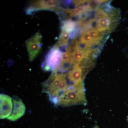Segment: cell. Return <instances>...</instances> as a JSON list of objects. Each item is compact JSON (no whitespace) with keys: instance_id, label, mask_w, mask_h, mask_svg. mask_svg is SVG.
<instances>
[{"instance_id":"cell-13","label":"cell","mask_w":128,"mask_h":128,"mask_svg":"<svg viewBox=\"0 0 128 128\" xmlns=\"http://www.w3.org/2000/svg\"><path fill=\"white\" fill-rule=\"evenodd\" d=\"M100 49L98 48H88L84 53V56L89 59L95 61L97 57L100 52Z\"/></svg>"},{"instance_id":"cell-12","label":"cell","mask_w":128,"mask_h":128,"mask_svg":"<svg viewBox=\"0 0 128 128\" xmlns=\"http://www.w3.org/2000/svg\"><path fill=\"white\" fill-rule=\"evenodd\" d=\"M95 61L84 56L78 65L80 68L82 69H92L95 64Z\"/></svg>"},{"instance_id":"cell-6","label":"cell","mask_w":128,"mask_h":128,"mask_svg":"<svg viewBox=\"0 0 128 128\" xmlns=\"http://www.w3.org/2000/svg\"><path fill=\"white\" fill-rule=\"evenodd\" d=\"M13 110L11 114L7 118L11 121H15L22 117L26 111L25 105L20 98H15L12 99Z\"/></svg>"},{"instance_id":"cell-9","label":"cell","mask_w":128,"mask_h":128,"mask_svg":"<svg viewBox=\"0 0 128 128\" xmlns=\"http://www.w3.org/2000/svg\"><path fill=\"white\" fill-rule=\"evenodd\" d=\"M80 42L84 44L88 48H91L95 43L94 40L90 36L89 31H83L80 36Z\"/></svg>"},{"instance_id":"cell-1","label":"cell","mask_w":128,"mask_h":128,"mask_svg":"<svg viewBox=\"0 0 128 128\" xmlns=\"http://www.w3.org/2000/svg\"><path fill=\"white\" fill-rule=\"evenodd\" d=\"M84 81L72 83L68 85L58 106H68L72 105H86Z\"/></svg>"},{"instance_id":"cell-18","label":"cell","mask_w":128,"mask_h":128,"mask_svg":"<svg viewBox=\"0 0 128 128\" xmlns=\"http://www.w3.org/2000/svg\"></svg>"},{"instance_id":"cell-15","label":"cell","mask_w":128,"mask_h":128,"mask_svg":"<svg viewBox=\"0 0 128 128\" xmlns=\"http://www.w3.org/2000/svg\"><path fill=\"white\" fill-rule=\"evenodd\" d=\"M62 52L61 62H66L70 60V54L69 50V46H66L64 48V50Z\"/></svg>"},{"instance_id":"cell-7","label":"cell","mask_w":128,"mask_h":128,"mask_svg":"<svg viewBox=\"0 0 128 128\" xmlns=\"http://www.w3.org/2000/svg\"><path fill=\"white\" fill-rule=\"evenodd\" d=\"M85 77L82 69L78 65H76L72 67L67 74V78L72 83L84 81Z\"/></svg>"},{"instance_id":"cell-17","label":"cell","mask_w":128,"mask_h":128,"mask_svg":"<svg viewBox=\"0 0 128 128\" xmlns=\"http://www.w3.org/2000/svg\"><path fill=\"white\" fill-rule=\"evenodd\" d=\"M99 128V127H98V126H97V125H96V126H94V128Z\"/></svg>"},{"instance_id":"cell-2","label":"cell","mask_w":128,"mask_h":128,"mask_svg":"<svg viewBox=\"0 0 128 128\" xmlns=\"http://www.w3.org/2000/svg\"><path fill=\"white\" fill-rule=\"evenodd\" d=\"M62 52L57 44L51 48L47 54L41 67L44 71H54L59 67Z\"/></svg>"},{"instance_id":"cell-4","label":"cell","mask_w":128,"mask_h":128,"mask_svg":"<svg viewBox=\"0 0 128 128\" xmlns=\"http://www.w3.org/2000/svg\"><path fill=\"white\" fill-rule=\"evenodd\" d=\"M61 2L60 1L54 0L38 1L31 4L27 9L26 12L28 14H30L38 10H48L53 11Z\"/></svg>"},{"instance_id":"cell-14","label":"cell","mask_w":128,"mask_h":128,"mask_svg":"<svg viewBox=\"0 0 128 128\" xmlns=\"http://www.w3.org/2000/svg\"><path fill=\"white\" fill-rule=\"evenodd\" d=\"M78 43L79 42L75 38H72L69 47V50L70 54L74 52L78 49Z\"/></svg>"},{"instance_id":"cell-5","label":"cell","mask_w":128,"mask_h":128,"mask_svg":"<svg viewBox=\"0 0 128 128\" xmlns=\"http://www.w3.org/2000/svg\"><path fill=\"white\" fill-rule=\"evenodd\" d=\"M12 99L10 97L6 94L0 95V119L7 118L11 114L13 108Z\"/></svg>"},{"instance_id":"cell-10","label":"cell","mask_w":128,"mask_h":128,"mask_svg":"<svg viewBox=\"0 0 128 128\" xmlns=\"http://www.w3.org/2000/svg\"><path fill=\"white\" fill-rule=\"evenodd\" d=\"M76 23L72 20H70L62 22L61 30L72 33L76 28Z\"/></svg>"},{"instance_id":"cell-16","label":"cell","mask_w":128,"mask_h":128,"mask_svg":"<svg viewBox=\"0 0 128 128\" xmlns=\"http://www.w3.org/2000/svg\"><path fill=\"white\" fill-rule=\"evenodd\" d=\"M73 66H74L71 64L70 60L66 62H60L59 68L64 72H66L70 70L72 66L73 67Z\"/></svg>"},{"instance_id":"cell-11","label":"cell","mask_w":128,"mask_h":128,"mask_svg":"<svg viewBox=\"0 0 128 128\" xmlns=\"http://www.w3.org/2000/svg\"><path fill=\"white\" fill-rule=\"evenodd\" d=\"M84 56V54L82 50L77 49L74 52L70 54V60L73 65H78Z\"/></svg>"},{"instance_id":"cell-3","label":"cell","mask_w":128,"mask_h":128,"mask_svg":"<svg viewBox=\"0 0 128 128\" xmlns=\"http://www.w3.org/2000/svg\"><path fill=\"white\" fill-rule=\"evenodd\" d=\"M42 40V35L39 32H37L26 41V46L30 61L33 60L40 52Z\"/></svg>"},{"instance_id":"cell-8","label":"cell","mask_w":128,"mask_h":128,"mask_svg":"<svg viewBox=\"0 0 128 128\" xmlns=\"http://www.w3.org/2000/svg\"><path fill=\"white\" fill-rule=\"evenodd\" d=\"M70 36L71 34L61 30L57 44L59 47L64 48L67 46Z\"/></svg>"}]
</instances>
